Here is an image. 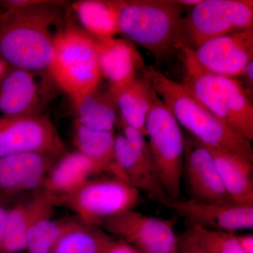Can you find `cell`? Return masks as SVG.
I'll use <instances>...</instances> for the list:
<instances>
[{"instance_id":"6da1fadb","label":"cell","mask_w":253,"mask_h":253,"mask_svg":"<svg viewBox=\"0 0 253 253\" xmlns=\"http://www.w3.org/2000/svg\"><path fill=\"white\" fill-rule=\"evenodd\" d=\"M54 1H0V57L13 67L46 72L66 14Z\"/></svg>"},{"instance_id":"7a4b0ae2","label":"cell","mask_w":253,"mask_h":253,"mask_svg":"<svg viewBox=\"0 0 253 253\" xmlns=\"http://www.w3.org/2000/svg\"><path fill=\"white\" fill-rule=\"evenodd\" d=\"M144 74L179 126L211 149L229 151L253 161L251 141L240 136L208 111L181 83L169 79L154 68Z\"/></svg>"},{"instance_id":"3957f363","label":"cell","mask_w":253,"mask_h":253,"mask_svg":"<svg viewBox=\"0 0 253 253\" xmlns=\"http://www.w3.org/2000/svg\"><path fill=\"white\" fill-rule=\"evenodd\" d=\"M120 34L166 58L187 43L181 7L171 0H117Z\"/></svg>"},{"instance_id":"277c9868","label":"cell","mask_w":253,"mask_h":253,"mask_svg":"<svg viewBox=\"0 0 253 253\" xmlns=\"http://www.w3.org/2000/svg\"><path fill=\"white\" fill-rule=\"evenodd\" d=\"M185 75L181 84L203 106L240 136L253 140V105L241 81L204 71L189 46L182 50Z\"/></svg>"},{"instance_id":"5b68a950","label":"cell","mask_w":253,"mask_h":253,"mask_svg":"<svg viewBox=\"0 0 253 253\" xmlns=\"http://www.w3.org/2000/svg\"><path fill=\"white\" fill-rule=\"evenodd\" d=\"M46 73L54 85L71 101L101 83L96 40L69 16H66L55 35Z\"/></svg>"},{"instance_id":"8992f818","label":"cell","mask_w":253,"mask_h":253,"mask_svg":"<svg viewBox=\"0 0 253 253\" xmlns=\"http://www.w3.org/2000/svg\"><path fill=\"white\" fill-rule=\"evenodd\" d=\"M146 136L153 165L169 198L180 199L184 136L180 126L155 91L146 121Z\"/></svg>"},{"instance_id":"52a82bcc","label":"cell","mask_w":253,"mask_h":253,"mask_svg":"<svg viewBox=\"0 0 253 253\" xmlns=\"http://www.w3.org/2000/svg\"><path fill=\"white\" fill-rule=\"evenodd\" d=\"M139 197V190L122 179L109 175L91 178L60 200L59 204L72 210L83 224L101 227L110 218L134 209Z\"/></svg>"},{"instance_id":"ba28073f","label":"cell","mask_w":253,"mask_h":253,"mask_svg":"<svg viewBox=\"0 0 253 253\" xmlns=\"http://www.w3.org/2000/svg\"><path fill=\"white\" fill-rule=\"evenodd\" d=\"M187 41L195 49L236 32L253 29L252 0H201L184 18Z\"/></svg>"},{"instance_id":"9c48e42d","label":"cell","mask_w":253,"mask_h":253,"mask_svg":"<svg viewBox=\"0 0 253 253\" xmlns=\"http://www.w3.org/2000/svg\"><path fill=\"white\" fill-rule=\"evenodd\" d=\"M65 151L59 131L46 115L0 116V158L28 153L59 158Z\"/></svg>"},{"instance_id":"30bf717a","label":"cell","mask_w":253,"mask_h":253,"mask_svg":"<svg viewBox=\"0 0 253 253\" xmlns=\"http://www.w3.org/2000/svg\"><path fill=\"white\" fill-rule=\"evenodd\" d=\"M121 131L116 134L114 160L125 181L163 205L169 199L155 170L146 136L118 121Z\"/></svg>"},{"instance_id":"8fae6325","label":"cell","mask_w":253,"mask_h":253,"mask_svg":"<svg viewBox=\"0 0 253 253\" xmlns=\"http://www.w3.org/2000/svg\"><path fill=\"white\" fill-rule=\"evenodd\" d=\"M101 227L140 253H178L174 221L129 210L105 221Z\"/></svg>"},{"instance_id":"7c38bea8","label":"cell","mask_w":253,"mask_h":253,"mask_svg":"<svg viewBox=\"0 0 253 253\" xmlns=\"http://www.w3.org/2000/svg\"><path fill=\"white\" fill-rule=\"evenodd\" d=\"M191 49L194 61L204 71L225 77H240L253 60V30L213 38Z\"/></svg>"},{"instance_id":"4fadbf2b","label":"cell","mask_w":253,"mask_h":253,"mask_svg":"<svg viewBox=\"0 0 253 253\" xmlns=\"http://www.w3.org/2000/svg\"><path fill=\"white\" fill-rule=\"evenodd\" d=\"M184 136L183 174L192 199L215 204L233 203L223 186L211 151L191 134Z\"/></svg>"},{"instance_id":"5bb4252c","label":"cell","mask_w":253,"mask_h":253,"mask_svg":"<svg viewBox=\"0 0 253 253\" xmlns=\"http://www.w3.org/2000/svg\"><path fill=\"white\" fill-rule=\"evenodd\" d=\"M163 206L175 211L190 224L207 229L234 233L253 227V206L171 198Z\"/></svg>"},{"instance_id":"9a60e30c","label":"cell","mask_w":253,"mask_h":253,"mask_svg":"<svg viewBox=\"0 0 253 253\" xmlns=\"http://www.w3.org/2000/svg\"><path fill=\"white\" fill-rule=\"evenodd\" d=\"M46 72L13 67L0 82V113L6 116L41 114L48 97Z\"/></svg>"},{"instance_id":"2e32d148","label":"cell","mask_w":253,"mask_h":253,"mask_svg":"<svg viewBox=\"0 0 253 253\" xmlns=\"http://www.w3.org/2000/svg\"><path fill=\"white\" fill-rule=\"evenodd\" d=\"M59 158L28 153L0 158V196L41 191L48 172Z\"/></svg>"},{"instance_id":"e0dca14e","label":"cell","mask_w":253,"mask_h":253,"mask_svg":"<svg viewBox=\"0 0 253 253\" xmlns=\"http://www.w3.org/2000/svg\"><path fill=\"white\" fill-rule=\"evenodd\" d=\"M101 76L108 82L110 90H116L137 77L144 66V59L134 44L116 37L96 41Z\"/></svg>"},{"instance_id":"ac0fdd59","label":"cell","mask_w":253,"mask_h":253,"mask_svg":"<svg viewBox=\"0 0 253 253\" xmlns=\"http://www.w3.org/2000/svg\"><path fill=\"white\" fill-rule=\"evenodd\" d=\"M100 173L96 165L79 151L65 153L50 169L42 190L54 198L58 205L60 200Z\"/></svg>"},{"instance_id":"d6986e66","label":"cell","mask_w":253,"mask_h":253,"mask_svg":"<svg viewBox=\"0 0 253 253\" xmlns=\"http://www.w3.org/2000/svg\"><path fill=\"white\" fill-rule=\"evenodd\" d=\"M31 220L28 231V253H50L56 241L73 219H54V198L41 189L30 200Z\"/></svg>"},{"instance_id":"ffe728a7","label":"cell","mask_w":253,"mask_h":253,"mask_svg":"<svg viewBox=\"0 0 253 253\" xmlns=\"http://www.w3.org/2000/svg\"><path fill=\"white\" fill-rule=\"evenodd\" d=\"M208 149L214 158L223 186L232 202L253 206V161L234 153Z\"/></svg>"},{"instance_id":"44dd1931","label":"cell","mask_w":253,"mask_h":253,"mask_svg":"<svg viewBox=\"0 0 253 253\" xmlns=\"http://www.w3.org/2000/svg\"><path fill=\"white\" fill-rule=\"evenodd\" d=\"M74 123L93 130L115 132L118 108L109 86L99 85L72 100Z\"/></svg>"},{"instance_id":"7402d4cb","label":"cell","mask_w":253,"mask_h":253,"mask_svg":"<svg viewBox=\"0 0 253 253\" xmlns=\"http://www.w3.org/2000/svg\"><path fill=\"white\" fill-rule=\"evenodd\" d=\"M110 91L117 105L118 121L146 136V118L155 94L148 78L144 74L142 78L136 77L126 85Z\"/></svg>"},{"instance_id":"603a6c76","label":"cell","mask_w":253,"mask_h":253,"mask_svg":"<svg viewBox=\"0 0 253 253\" xmlns=\"http://www.w3.org/2000/svg\"><path fill=\"white\" fill-rule=\"evenodd\" d=\"M71 9L82 29L96 41L120 34L117 0H80Z\"/></svg>"},{"instance_id":"cb8c5ba5","label":"cell","mask_w":253,"mask_h":253,"mask_svg":"<svg viewBox=\"0 0 253 253\" xmlns=\"http://www.w3.org/2000/svg\"><path fill=\"white\" fill-rule=\"evenodd\" d=\"M115 132L93 130L76 123L73 125V140L76 151L89 158L100 172L123 179L115 163Z\"/></svg>"},{"instance_id":"d4e9b609","label":"cell","mask_w":253,"mask_h":253,"mask_svg":"<svg viewBox=\"0 0 253 253\" xmlns=\"http://www.w3.org/2000/svg\"><path fill=\"white\" fill-rule=\"evenodd\" d=\"M113 239L100 227L73 219L50 253H105Z\"/></svg>"},{"instance_id":"484cf974","label":"cell","mask_w":253,"mask_h":253,"mask_svg":"<svg viewBox=\"0 0 253 253\" xmlns=\"http://www.w3.org/2000/svg\"><path fill=\"white\" fill-rule=\"evenodd\" d=\"M31 220V201L20 202L7 209L0 253L26 251Z\"/></svg>"},{"instance_id":"4316f807","label":"cell","mask_w":253,"mask_h":253,"mask_svg":"<svg viewBox=\"0 0 253 253\" xmlns=\"http://www.w3.org/2000/svg\"><path fill=\"white\" fill-rule=\"evenodd\" d=\"M184 236L206 253H244L234 233L190 224L189 229Z\"/></svg>"},{"instance_id":"83f0119b","label":"cell","mask_w":253,"mask_h":253,"mask_svg":"<svg viewBox=\"0 0 253 253\" xmlns=\"http://www.w3.org/2000/svg\"><path fill=\"white\" fill-rule=\"evenodd\" d=\"M105 253H140L134 248L121 239H113Z\"/></svg>"},{"instance_id":"f1b7e54d","label":"cell","mask_w":253,"mask_h":253,"mask_svg":"<svg viewBox=\"0 0 253 253\" xmlns=\"http://www.w3.org/2000/svg\"><path fill=\"white\" fill-rule=\"evenodd\" d=\"M240 77H242L244 79V83H242L243 85L246 88V91L249 93V94H252L253 87V60L250 61L249 64L246 66L244 72Z\"/></svg>"},{"instance_id":"f546056e","label":"cell","mask_w":253,"mask_h":253,"mask_svg":"<svg viewBox=\"0 0 253 253\" xmlns=\"http://www.w3.org/2000/svg\"><path fill=\"white\" fill-rule=\"evenodd\" d=\"M240 247L244 253H253V235H236Z\"/></svg>"},{"instance_id":"4dcf8cb0","label":"cell","mask_w":253,"mask_h":253,"mask_svg":"<svg viewBox=\"0 0 253 253\" xmlns=\"http://www.w3.org/2000/svg\"><path fill=\"white\" fill-rule=\"evenodd\" d=\"M179 251L181 253H206L198 249L185 236L179 241Z\"/></svg>"},{"instance_id":"1f68e13d","label":"cell","mask_w":253,"mask_h":253,"mask_svg":"<svg viewBox=\"0 0 253 253\" xmlns=\"http://www.w3.org/2000/svg\"><path fill=\"white\" fill-rule=\"evenodd\" d=\"M7 208L4 205L0 204V251L2 244L3 236H4L5 219H6Z\"/></svg>"},{"instance_id":"d6a6232c","label":"cell","mask_w":253,"mask_h":253,"mask_svg":"<svg viewBox=\"0 0 253 253\" xmlns=\"http://www.w3.org/2000/svg\"><path fill=\"white\" fill-rule=\"evenodd\" d=\"M11 66H10L9 63L6 62L4 59H1L0 57V82L4 77L5 75L7 73L8 71H9L10 68Z\"/></svg>"},{"instance_id":"836d02e7","label":"cell","mask_w":253,"mask_h":253,"mask_svg":"<svg viewBox=\"0 0 253 253\" xmlns=\"http://www.w3.org/2000/svg\"><path fill=\"white\" fill-rule=\"evenodd\" d=\"M201 1V0H175L174 2L179 6L184 5V6H190L194 7L196 5L199 4Z\"/></svg>"},{"instance_id":"e575fe53","label":"cell","mask_w":253,"mask_h":253,"mask_svg":"<svg viewBox=\"0 0 253 253\" xmlns=\"http://www.w3.org/2000/svg\"><path fill=\"white\" fill-rule=\"evenodd\" d=\"M180 253V252H179V253Z\"/></svg>"}]
</instances>
